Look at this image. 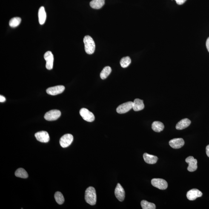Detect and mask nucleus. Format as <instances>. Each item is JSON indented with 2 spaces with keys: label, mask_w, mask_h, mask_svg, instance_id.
<instances>
[{
  "label": "nucleus",
  "mask_w": 209,
  "mask_h": 209,
  "mask_svg": "<svg viewBox=\"0 0 209 209\" xmlns=\"http://www.w3.org/2000/svg\"><path fill=\"white\" fill-rule=\"evenodd\" d=\"M73 136L70 134H67L63 136L60 139V144L61 147L65 148L68 147L73 142Z\"/></svg>",
  "instance_id": "5"
},
{
  "label": "nucleus",
  "mask_w": 209,
  "mask_h": 209,
  "mask_svg": "<svg viewBox=\"0 0 209 209\" xmlns=\"http://www.w3.org/2000/svg\"><path fill=\"white\" fill-rule=\"evenodd\" d=\"M15 175L17 177L23 178V179H26L28 177L27 171L23 168H19L15 172Z\"/></svg>",
  "instance_id": "21"
},
{
  "label": "nucleus",
  "mask_w": 209,
  "mask_h": 209,
  "mask_svg": "<svg viewBox=\"0 0 209 209\" xmlns=\"http://www.w3.org/2000/svg\"><path fill=\"white\" fill-rule=\"evenodd\" d=\"M105 4V0H92L90 2V6L94 9H100Z\"/></svg>",
  "instance_id": "19"
},
{
  "label": "nucleus",
  "mask_w": 209,
  "mask_h": 209,
  "mask_svg": "<svg viewBox=\"0 0 209 209\" xmlns=\"http://www.w3.org/2000/svg\"><path fill=\"white\" fill-rule=\"evenodd\" d=\"M21 21V18L19 17L13 18L10 20L9 25L12 28L17 27L20 24Z\"/></svg>",
  "instance_id": "24"
},
{
  "label": "nucleus",
  "mask_w": 209,
  "mask_h": 209,
  "mask_svg": "<svg viewBox=\"0 0 209 209\" xmlns=\"http://www.w3.org/2000/svg\"><path fill=\"white\" fill-rule=\"evenodd\" d=\"M175 1H176L177 3L179 5H182V4L184 3L187 0H175Z\"/></svg>",
  "instance_id": "27"
},
{
  "label": "nucleus",
  "mask_w": 209,
  "mask_h": 209,
  "mask_svg": "<svg viewBox=\"0 0 209 209\" xmlns=\"http://www.w3.org/2000/svg\"><path fill=\"white\" fill-rule=\"evenodd\" d=\"M141 204L143 209H155L156 206L153 203L148 202L146 200L141 201Z\"/></svg>",
  "instance_id": "23"
},
{
  "label": "nucleus",
  "mask_w": 209,
  "mask_h": 209,
  "mask_svg": "<svg viewBox=\"0 0 209 209\" xmlns=\"http://www.w3.org/2000/svg\"><path fill=\"white\" fill-rule=\"evenodd\" d=\"M170 147L174 149H179L182 147L184 144V141L182 138H175L169 141Z\"/></svg>",
  "instance_id": "14"
},
{
  "label": "nucleus",
  "mask_w": 209,
  "mask_h": 209,
  "mask_svg": "<svg viewBox=\"0 0 209 209\" xmlns=\"http://www.w3.org/2000/svg\"><path fill=\"white\" fill-rule=\"evenodd\" d=\"M85 200L86 202L91 205H94L96 203V190L93 187H89L86 190Z\"/></svg>",
  "instance_id": "1"
},
{
  "label": "nucleus",
  "mask_w": 209,
  "mask_h": 209,
  "mask_svg": "<svg viewBox=\"0 0 209 209\" xmlns=\"http://www.w3.org/2000/svg\"><path fill=\"white\" fill-rule=\"evenodd\" d=\"M115 194L120 201H123L125 197V192L123 188L119 183H118L115 190Z\"/></svg>",
  "instance_id": "12"
},
{
  "label": "nucleus",
  "mask_w": 209,
  "mask_h": 209,
  "mask_svg": "<svg viewBox=\"0 0 209 209\" xmlns=\"http://www.w3.org/2000/svg\"><path fill=\"white\" fill-rule=\"evenodd\" d=\"M143 157L144 161L147 164H154L157 162L158 158L156 156L145 153L144 154Z\"/></svg>",
  "instance_id": "16"
},
{
  "label": "nucleus",
  "mask_w": 209,
  "mask_h": 209,
  "mask_svg": "<svg viewBox=\"0 0 209 209\" xmlns=\"http://www.w3.org/2000/svg\"><path fill=\"white\" fill-rule=\"evenodd\" d=\"M202 192L196 189H192L189 190L187 193V197L189 200L194 201L198 198L202 196Z\"/></svg>",
  "instance_id": "11"
},
{
  "label": "nucleus",
  "mask_w": 209,
  "mask_h": 209,
  "mask_svg": "<svg viewBox=\"0 0 209 209\" xmlns=\"http://www.w3.org/2000/svg\"><path fill=\"white\" fill-rule=\"evenodd\" d=\"M133 102L128 101L120 105L117 109L116 111L120 114L127 113L133 108Z\"/></svg>",
  "instance_id": "7"
},
{
  "label": "nucleus",
  "mask_w": 209,
  "mask_h": 209,
  "mask_svg": "<svg viewBox=\"0 0 209 209\" xmlns=\"http://www.w3.org/2000/svg\"><path fill=\"white\" fill-rule=\"evenodd\" d=\"M206 46H207V49L209 52V37L207 38L206 42Z\"/></svg>",
  "instance_id": "29"
},
{
  "label": "nucleus",
  "mask_w": 209,
  "mask_h": 209,
  "mask_svg": "<svg viewBox=\"0 0 209 209\" xmlns=\"http://www.w3.org/2000/svg\"><path fill=\"white\" fill-rule=\"evenodd\" d=\"M130 63H131V59L128 56L123 58L120 61L121 65L123 68H126L128 67L130 65Z\"/></svg>",
  "instance_id": "26"
},
{
  "label": "nucleus",
  "mask_w": 209,
  "mask_h": 209,
  "mask_svg": "<svg viewBox=\"0 0 209 209\" xmlns=\"http://www.w3.org/2000/svg\"><path fill=\"white\" fill-rule=\"evenodd\" d=\"M191 123V121L188 119L181 120L176 126V129L177 130H182L187 128Z\"/></svg>",
  "instance_id": "17"
},
{
  "label": "nucleus",
  "mask_w": 209,
  "mask_h": 209,
  "mask_svg": "<svg viewBox=\"0 0 209 209\" xmlns=\"http://www.w3.org/2000/svg\"><path fill=\"white\" fill-rule=\"evenodd\" d=\"M79 113L83 119L87 122H92L95 120L94 115L87 109H81L80 110Z\"/></svg>",
  "instance_id": "4"
},
{
  "label": "nucleus",
  "mask_w": 209,
  "mask_h": 209,
  "mask_svg": "<svg viewBox=\"0 0 209 209\" xmlns=\"http://www.w3.org/2000/svg\"><path fill=\"white\" fill-rule=\"evenodd\" d=\"M133 108L135 111H139L143 109L144 105L143 100L136 98L133 102Z\"/></svg>",
  "instance_id": "15"
},
{
  "label": "nucleus",
  "mask_w": 209,
  "mask_h": 209,
  "mask_svg": "<svg viewBox=\"0 0 209 209\" xmlns=\"http://www.w3.org/2000/svg\"><path fill=\"white\" fill-rule=\"evenodd\" d=\"M38 16L40 24L42 25L45 23L46 19V13L44 7H40L38 10Z\"/></svg>",
  "instance_id": "18"
},
{
  "label": "nucleus",
  "mask_w": 209,
  "mask_h": 209,
  "mask_svg": "<svg viewBox=\"0 0 209 209\" xmlns=\"http://www.w3.org/2000/svg\"><path fill=\"white\" fill-rule=\"evenodd\" d=\"M35 137L36 139L41 142L47 143L50 140L48 133L45 131L37 132L35 134Z\"/></svg>",
  "instance_id": "13"
},
{
  "label": "nucleus",
  "mask_w": 209,
  "mask_h": 209,
  "mask_svg": "<svg viewBox=\"0 0 209 209\" xmlns=\"http://www.w3.org/2000/svg\"><path fill=\"white\" fill-rule=\"evenodd\" d=\"M6 100V98L4 97V96H3L2 95H1V96H0V102H4V101H5Z\"/></svg>",
  "instance_id": "28"
},
{
  "label": "nucleus",
  "mask_w": 209,
  "mask_h": 209,
  "mask_svg": "<svg viewBox=\"0 0 209 209\" xmlns=\"http://www.w3.org/2000/svg\"><path fill=\"white\" fill-rule=\"evenodd\" d=\"M83 42L86 53L88 54H92L94 52L95 44L93 38L89 35L84 36Z\"/></svg>",
  "instance_id": "2"
},
{
  "label": "nucleus",
  "mask_w": 209,
  "mask_h": 209,
  "mask_svg": "<svg viewBox=\"0 0 209 209\" xmlns=\"http://www.w3.org/2000/svg\"><path fill=\"white\" fill-rule=\"evenodd\" d=\"M152 129L154 131L159 133L164 130V125L159 121H155L152 123Z\"/></svg>",
  "instance_id": "20"
},
{
  "label": "nucleus",
  "mask_w": 209,
  "mask_h": 209,
  "mask_svg": "<svg viewBox=\"0 0 209 209\" xmlns=\"http://www.w3.org/2000/svg\"><path fill=\"white\" fill-rule=\"evenodd\" d=\"M44 59L46 61V67L48 70H51L53 68L54 58L52 52L47 51L44 55Z\"/></svg>",
  "instance_id": "8"
},
{
  "label": "nucleus",
  "mask_w": 209,
  "mask_h": 209,
  "mask_svg": "<svg viewBox=\"0 0 209 209\" xmlns=\"http://www.w3.org/2000/svg\"><path fill=\"white\" fill-rule=\"evenodd\" d=\"M61 116V112L59 110H50L45 115V119L48 121H53L57 120Z\"/></svg>",
  "instance_id": "3"
},
{
  "label": "nucleus",
  "mask_w": 209,
  "mask_h": 209,
  "mask_svg": "<svg viewBox=\"0 0 209 209\" xmlns=\"http://www.w3.org/2000/svg\"><path fill=\"white\" fill-rule=\"evenodd\" d=\"M54 198L56 202L59 204H62L64 202V198L63 195L61 192H56L54 195Z\"/></svg>",
  "instance_id": "25"
},
{
  "label": "nucleus",
  "mask_w": 209,
  "mask_h": 209,
  "mask_svg": "<svg viewBox=\"0 0 209 209\" xmlns=\"http://www.w3.org/2000/svg\"><path fill=\"white\" fill-rule=\"evenodd\" d=\"M186 162L188 164L187 170L190 172H193L197 170L198 168L197 160L192 156L188 157L186 159Z\"/></svg>",
  "instance_id": "9"
},
{
  "label": "nucleus",
  "mask_w": 209,
  "mask_h": 209,
  "mask_svg": "<svg viewBox=\"0 0 209 209\" xmlns=\"http://www.w3.org/2000/svg\"><path fill=\"white\" fill-rule=\"evenodd\" d=\"M64 90L65 87L64 86L59 85L49 87L46 90V92L49 95H56L62 93Z\"/></svg>",
  "instance_id": "10"
},
{
  "label": "nucleus",
  "mask_w": 209,
  "mask_h": 209,
  "mask_svg": "<svg viewBox=\"0 0 209 209\" xmlns=\"http://www.w3.org/2000/svg\"><path fill=\"white\" fill-rule=\"evenodd\" d=\"M154 187L161 190H166L168 187V184L165 180L161 179H153L151 181Z\"/></svg>",
  "instance_id": "6"
},
{
  "label": "nucleus",
  "mask_w": 209,
  "mask_h": 209,
  "mask_svg": "<svg viewBox=\"0 0 209 209\" xmlns=\"http://www.w3.org/2000/svg\"><path fill=\"white\" fill-rule=\"evenodd\" d=\"M206 153L207 156L209 157V145H207L206 147Z\"/></svg>",
  "instance_id": "30"
},
{
  "label": "nucleus",
  "mask_w": 209,
  "mask_h": 209,
  "mask_svg": "<svg viewBox=\"0 0 209 209\" xmlns=\"http://www.w3.org/2000/svg\"><path fill=\"white\" fill-rule=\"evenodd\" d=\"M112 69L109 66L105 67L100 74V76L101 79H105L108 77L110 73H111Z\"/></svg>",
  "instance_id": "22"
}]
</instances>
